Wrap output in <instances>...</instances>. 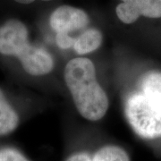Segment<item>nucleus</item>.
<instances>
[{
    "label": "nucleus",
    "mask_w": 161,
    "mask_h": 161,
    "mask_svg": "<svg viewBox=\"0 0 161 161\" xmlns=\"http://www.w3.org/2000/svg\"><path fill=\"white\" fill-rule=\"evenodd\" d=\"M65 161H130L126 151L117 146H105L92 156L85 152L75 153Z\"/></svg>",
    "instance_id": "obj_7"
},
{
    "label": "nucleus",
    "mask_w": 161,
    "mask_h": 161,
    "mask_svg": "<svg viewBox=\"0 0 161 161\" xmlns=\"http://www.w3.org/2000/svg\"><path fill=\"white\" fill-rule=\"evenodd\" d=\"M115 13L121 22L126 24L135 23L141 16L161 17V0H121Z\"/></svg>",
    "instance_id": "obj_4"
},
{
    "label": "nucleus",
    "mask_w": 161,
    "mask_h": 161,
    "mask_svg": "<svg viewBox=\"0 0 161 161\" xmlns=\"http://www.w3.org/2000/svg\"><path fill=\"white\" fill-rule=\"evenodd\" d=\"M75 39L70 36L66 32H57L56 35V42L61 49H68L73 47L75 44Z\"/></svg>",
    "instance_id": "obj_11"
},
{
    "label": "nucleus",
    "mask_w": 161,
    "mask_h": 161,
    "mask_svg": "<svg viewBox=\"0 0 161 161\" xmlns=\"http://www.w3.org/2000/svg\"><path fill=\"white\" fill-rule=\"evenodd\" d=\"M0 57L16 60L31 76L46 75L54 68L49 52L31 43L29 30L18 19H9L0 24Z\"/></svg>",
    "instance_id": "obj_2"
},
{
    "label": "nucleus",
    "mask_w": 161,
    "mask_h": 161,
    "mask_svg": "<svg viewBox=\"0 0 161 161\" xmlns=\"http://www.w3.org/2000/svg\"><path fill=\"white\" fill-rule=\"evenodd\" d=\"M0 161H30L19 150L13 148L0 149Z\"/></svg>",
    "instance_id": "obj_10"
},
{
    "label": "nucleus",
    "mask_w": 161,
    "mask_h": 161,
    "mask_svg": "<svg viewBox=\"0 0 161 161\" xmlns=\"http://www.w3.org/2000/svg\"><path fill=\"white\" fill-rule=\"evenodd\" d=\"M20 124V116L14 105L9 101L4 90L0 87V136L14 132Z\"/></svg>",
    "instance_id": "obj_6"
},
{
    "label": "nucleus",
    "mask_w": 161,
    "mask_h": 161,
    "mask_svg": "<svg viewBox=\"0 0 161 161\" xmlns=\"http://www.w3.org/2000/svg\"><path fill=\"white\" fill-rule=\"evenodd\" d=\"M89 23L90 17L86 12L70 6H59L49 18V24L56 32L70 33L85 28Z\"/></svg>",
    "instance_id": "obj_5"
},
{
    "label": "nucleus",
    "mask_w": 161,
    "mask_h": 161,
    "mask_svg": "<svg viewBox=\"0 0 161 161\" xmlns=\"http://www.w3.org/2000/svg\"><path fill=\"white\" fill-rule=\"evenodd\" d=\"M103 36L97 29H88L78 36L75 40L74 49L79 55H85L95 51L101 46Z\"/></svg>",
    "instance_id": "obj_8"
},
{
    "label": "nucleus",
    "mask_w": 161,
    "mask_h": 161,
    "mask_svg": "<svg viewBox=\"0 0 161 161\" xmlns=\"http://www.w3.org/2000/svg\"><path fill=\"white\" fill-rule=\"evenodd\" d=\"M125 115L130 125L139 136L154 139L161 136V102L143 92L127 98Z\"/></svg>",
    "instance_id": "obj_3"
},
{
    "label": "nucleus",
    "mask_w": 161,
    "mask_h": 161,
    "mask_svg": "<svg viewBox=\"0 0 161 161\" xmlns=\"http://www.w3.org/2000/svg\"><path fill=\"white\" fill-rule=\"evenodd\" d=\"M141 89L144 94L161 102V72L151 71L145 74L141 80Z\"/></svg>",
    "instance_id": "obj_9"
},
{
    "label": "nucleus",
    "mask_w": 161,
    "mask_h": 161,
    "mask_svg": "<svg viewBox=\"0 0 161 161\" xmlns=\"http://www.w3.org/2000/svg\"><path fill=\"white\" fill-rule=\"evenodd\" d=\"M16 3L19 4H23V5H28V4H31L33 3L35 0H14ZM40 1H51V0H40Z\"/></svg>",
    "instance_id": "obj_12"
},
{
    "label": "nucleus",
    "mask_w": 161,
    "mask_h": 161,
    "mask_svg": "<svg viewBox=\"0 0 161 161\" xmlns=\"http://www.w3.org/2000/svg\"><path fill=\"white\" fill-rule=\"evenodd\" d=\"M64 80L80 115L90 121L100 120L108 109V98L97 80L91 59L76 58L64 68Z\"/></svg>",
    "instance_id": "obj_1"
}]
</instances>
